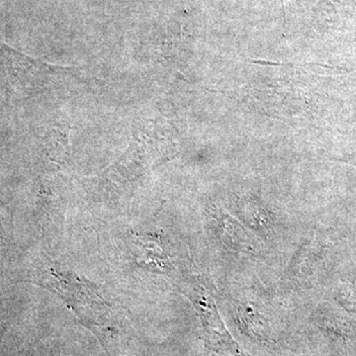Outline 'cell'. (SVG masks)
Listing matches in <instances>:
<instances>
[{"mask_svg":"<svg viewBox=\"0 0 356 356\" xmlns=\"http://www.w3.org/2000/svg\"><path fill=\"white\" fill-rule=\"evenodd\" d=\"M181 291L194 304L201 325L206 346L218 356H250L241 348L227 330L220 318L209 290L202 281L188 280L180 282Z\"/></svg>","mask_w":356,"mask_h":356,"instance_id":"1","label":"cell"},{"mask_svg":"<svg viewBox=\"0 0 356 356\" xmlns=\"http://www.w3.org/2000/svg\"><path fill=\"white\" fill-rule=\"evenodd\" d=\"M215 224L221 243L232 252L243 255L255 254L257 241L243 225L226 213H215Z\"/></svg>","mask_w":356,"mask_h":356,"instance_id":"2","label":"cell"},{"mask_svg":"<svg viewBox=\"0 0 356 356\" xmlns=\"http://www.w3.org/2000/svg\"><path fill=\"white\" fill-rule=\"evenodd\" d=\"M243 222L261 235L268 236L275 228L270 213L255 202H243L238 209Z\"/></svg>","mask_w":356,"mask_h":356,"instance_id":"3","label":"cell"}]
</instances>
